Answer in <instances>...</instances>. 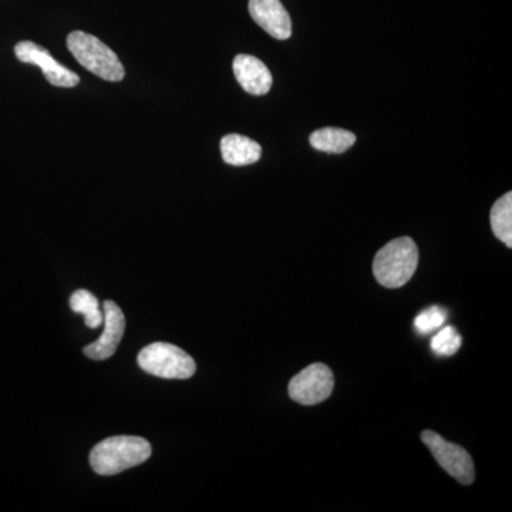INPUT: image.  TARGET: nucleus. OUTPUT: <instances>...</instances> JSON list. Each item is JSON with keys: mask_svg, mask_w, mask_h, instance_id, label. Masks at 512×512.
Wrapping results in <instances>:
<instances>
[{"mask_svg": "<svg viewBox=\"0 0 512 512\" xmlns=\"http://www.w3.org/2000/svg\"><path fill=\"white\" fill-rule=\"evenodd\" d=\"M447 320V312L444 311L440 306H431L426 309L414 319V329L420 333V335H429L434 330L443 328L444 323Z\"/></svg>", "mask_w": 512, "mask_h": 512, "instance_id": "nucleus-16", "label": "nucleus"}, {"mask_svg": "<svg viewBox=\"0 0 512 512\" xmlns=\"http://www.w3.org/2000/svg\"><path fill=\"white\" fill-rule=\"evenodd\" d=\"M151 444L143 437L116 436L100 441L90 453V466L99 476H116L140 466L151 457Z\"/></svg>", "mask_w": 512, "mask_h": 512, "instance_id": "nucleus-1", "label": "nucleus"}, {"mask_svg": "<svg viewBox=\"0 0 512 512\" xmlns=\"http://www.w3.org/2000/svg\"><path fill=\"white\" fill-rule=\"evenodd\" d=\"M239 86L254 96L268 94L272 87V74L264 62L254 56L238 55L232 63Z\"/></svg>", "mask_w": 512, "mask_h": 512, "instance_id": "nucleus-10", "label": "nucleus"}, {"mask_svg": "<svg viewBox=\"0 0 512 512\" xmlns=\"http://www.w3.org/2000/svg\"><path fill=\"white\" fill-rule=\"evenodd\" d=\"M309 141L315 150L322 153L342 154L355 146L356 136L343 128L325 127L313 131Z\"/></svg>", "mask_w": 512, "mask_h": 512, "instance_id": "nucleus-12", "label": "nucleus"}, {"mask_svg": "<svg viewBox=\"0 0 512 512\" xmlns=\"http://www.w3.org/2000/svg\"><path fill=\"white\" fill-rule=\"evenodd\" d=\"M103 333L96 342L90 343L84 348V355L93 360H106L116 353L124 330H126V318L119 305L113 301L103 303Z\"/></svg>", "mask_w": 512, "mask_h": 512, "instance_id": "nucleus-8", "label": "nucleus"}, {"mask_svg": "<svg viewBox=\"0 0 512 512\" xmlns=\"http://www.w3.org/2000/svg\"><path fill=\"white\" fill-rule=\"evenodd\" d=\"M15 55L22 63L35 64L40 67L47 82L52 86L72 89L80 83V77L76 73L57 62L45 47L36 45V43L28 42V40L19 42L15 46Z\"/></svg>", "mask_w": 512, "mask_h": 512, "instance_id": "nucleus-7", "label": "nucleus"}, {"mask_svg": "<svg viewBox=\"0 0 512 512\" xmlns=\"http://www.w3.org/2000/svg\"><path fill=\"white\" fill-rule=\"evenodd\" d=\"M335 377L323 363H315L303 369L289 382L288 392L292 400L303 406H315L325 402L332 394Z\"/></svg>", "mask_w": 512, "mask_h": 512, "instance_id": "nucleus-6", "label": "nucleus"}, {"mask_svg": "<svg viewBox=\"0 0 512 512\" xmlns=\"http://www.w3.org/2000/svg\"><path fill=\"white\" fill-rule=\"evenodd\" d=\"M221 154L225 163L244 167L261 160L262 148L251 138L241 134H228L221 140Z\"/></svg>", "mask_w": 512, "mask_h": 512, "instance_id": "nucleus-11", "label": "nucleus"}, {"mask_svg": "<svg viewBox=\"0 0 512 512\" xmlns=\"http://www.w3.org/2000/svg\"><path fill=\"white\" fill-rule=\"evenodd\" d=\"M421 441L430 448L431 454L436 458L444 470L458 483L470 485L476 480L473 458L457 444L446 441L434 431L426 430L421 434Z\"/></svg>", "mask_w": 512, "mask_h": 512, "instance_id": "nucleus-5", "label": "nucleus"}, {"mask_svg": "<svg viewBox=\"0 0 512 512\" xmlns=\"http://www.w3.org/2000/svg\"><path fill=\"white\" fill-rule=\"evenodd\" d=\"M249 15L256 25L278 40L292 36V20L281 0H249Z\"/></svg>", "mask_w": 512, "mask_h": 512, "instance_id": "nucleus-9", "label": "nucleus"}, {"mask_svg": "<svg viewBox=\"0 0 512 512\" xmlns=\"http://www.w3.org/2000/svg\"><path fill=\"white\" fill-rule=\"evenodd\" d=\"M70 308L74 312L84 315L89 328H99L103 323V312L100 311L99 299L86 289H79L73 293L70 298Z\"/></svg>", "mask_w": 512, "mask_h": 512, "instance_id": "nucleus-14", "label": "nucleus"}, {"mask_svg": "<svg viewBox=\"0 0 512 512\" xmlns=\"http://www.w3.org/2000/svg\"><path fill=\"white\" fill-rule=\"evenodd\" d=\"M491 228L495 237L512 248V194L503 195L491 208Z\"/></svg>", "mask_w": 512, "mask_h": 512, "instance_id": "nucleus-13", "label": "nucleus"}, {"mask_svg": "<svg viewBox=\"0 0 512 512\" xmlns=\"http://www.w3.org/2000/svg\"><path fill=\"white\" fill-rule=\"evenodd\" d=\"M67 47L84 69L106 82H121L126 76L119 57L96 36L76 30L67 36Z\"/></svg>", "mask_w": 512, "mask_h": 512, "instance_id": "nucleus-3", "label": "nucleus"}, {"mask_svg": "<svg viewBox=\"0 0 512 512\" xmlns=\"http://www.w3.org/2000/svg\"><path fill=\"white\" fill-rule=\"evenodd\" d=\"M461 343L463 339L460 333L453 326H446V328H440L431 339V350L439 356H453L460 350Z\"/></svg>", "mask_w": 512, "mask_h": 512, "instance_id": "nucleus-15", "label": "nucleus"}, {"mask_svg": "<svg viewBox=\"0 0 512 512\" xmlns=\"http://www.w3.org/2000/svg\"><path fill=\"white\" fill-rule=\"evenodd\" d=\"M138 366L150 375L163 379H190L197 366L183 349L171 343L157 342L138 353Z\"/></svg>", "mask_w": 512, "mask_h": 512, "instance_id": "nucleus-4", "label": "nucleus"}, {"mask_svg": "<svg viewBox=\"0 0 512 512\" xmlns=\"http://www.w3.org/2000/svg\"><path fill=\"white\" fill-rule=\"evenodd\" d=\"M419 265V248L412 238L393 239L384 245L373 261V274L384 288L397 289L413 278Z\"/></svg>", "mask_w": 512, "mask_h": 512, "instance_id": "nucleus-2", "label": "nucleus"}]
</instances>
